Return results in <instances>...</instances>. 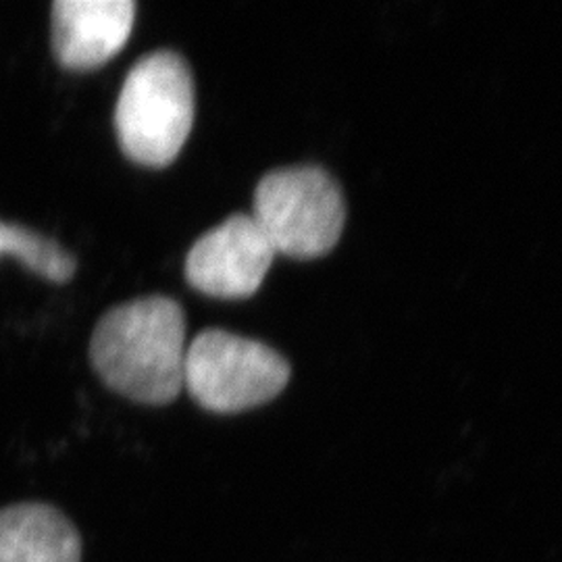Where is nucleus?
Masks as SVG:
<instances>
[{"label":"nucleus","mask_w":562,"mask_h":562,"mask_svg":"<svg viewBox=\"0 0 562 562\" xmlns=\"http://www.w3.org/2000/svg\"><path fill=\"white\" fill-rule=\"evenodd\" d=\"M276 255L317 259L327 255L346 223L340 186L322 167L302 165L267 173L255 190V213Z\"/></svg>","instance_id":"3"},{"label":"nucleus","mask_w":562,"mask_h":562,"mask_svg":"<svg viewBox=\"0 0 562 562\" xmlns=\"http://www.w3.org/2000/svg\"><path fill=\"white\" fill-rule=\"evenodd\" d=\"M276 259L271 244L250 215H232L209 229L186 257V280L206 296H252Z\"/></svg>","instance_id":"5"},{"label":"nucleus","mask_w":562,"mask_h":562,"mask_svg":"<svg viewBox=\"0 0 562 562\" xmlns=\"http://www.w3.org/2000/svg\"><path fill=\"white\" fill-rule=\"evenodd\" d=\"M194 80L178 53L142 57L121 86L115 132L138 165L167 167L178 159L194 125Z\"/></svg>","instance_id":"2"},{"label":"nucleus","mask_w":562,"mask_h":562,"mask_svg":"<svg viewBox=\"0 0 562 562\" xmlns=\"http://www.w3.org/2000/svg\"><path fill=\"white\" fill-rule=\"evenodd\" d=\"M132 0H57L53 4V48L71 71H90L113 59L134 30Z\"/></svg>","instance_id":"6"},{"label":"nucleus","mask_w":562,"mask_h":562,"mask_svg":"<svg viewBox=\"0 0 562 562\" xmlns=\"http://www.w3.org/2000/svg\"><path fill=\"white\" fill-rule=\"evenodd\" d=\"M290 364L273 348L222 329H204L186 350L183 387L202 408L240 413L273 401Z\"/></svg>","instance_id":"4"},{"label":"nucleus","mask_w":562,"mask_h":562,"mask_svg":"<svg viewBox=\"0 0 562 562\" xmlns=\"http://www.w3.org/2000/svg\"><path fill=\"white\" fill-rule=\"evenodd\" d=\"M9 255L41 278L63 283L76 273V259L60 246L34 229L0 222V257Z\"/></svg>","instance_id":"8"},{"label":"nucleus","mask_w":562,"mask_h":562,"mask_svg":"<svg viewBox=\"0 0 562 562\" xmlns=\"http://www.w3.org/2000/svg\"><path fill=\"white\" fill-rule=\"evenodd\" d=\"M0 562H81L80 531L50 504L0 508Z\"/></svg>","instance_id":"7"},{"label":"nucleus","mask_w":562,"mask_h":562,"mask_svg":"<svg viewBox=\"0 0 562 562\" xmlns=\"http://www.w3.org/2000/svg\"><path fill=\"white\" fill-rule=\"evenodd\" d=\"M186 350V315L167 296L111 308L90 341V359L102 382L130 401L153 406L180 396Z\"/></svg>","instance_id":"1"}]
</instances>
